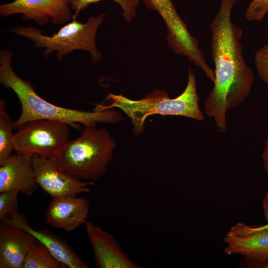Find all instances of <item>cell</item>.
I'll use <instances>...</instances> for the list:
<instances>
[{"label":"cell","instance_id":"cell-1","mask_svg":"<svg viewBox=\"0 0 268 268\" xmlns=\"http://www.w3.org/2000/svg\"><path fill=\"white\" fill-rule=\"evenodd\" d=\"M237 0H221L219 10L209 25L214 81L205 100L204 111L213 119L221 133L226 131L227 111L244 102L255 80L243 56L240 42L243 30L231 20L232 8Z\"/></svg>","mask_w":268,"mask_h":268},{"label":"cell","instance_id":"cell-2","mask_svg":"<svg viewBox=\"0 0 268 268\" xmlns=\"http://www.w3.org/2000/svg\"><path fill=\"white\" fill-rule=\"evenodd\" d=\"M12 53L1 50L0 53V83L11 89L17 96L21 106L19 118L13 122L17 130L26 122L38 119L56 120L78 129L80 125L96 127L97 123H115L122 119L119 111L111 109L86 111L54 105L41 97L30 82L19 77L11 66Z\"/></svg>","mask_w":268,"mask_h":268},{"label":"cell","instance_id":"cell-3","mask_svg":"<svg viewBox=\"0 0 268 268\" xmlns=\"http://www.w3.org/2000/svg\"><path fill=\"white\" fill-rule=\"evenodd\" d=\"M107 98L112 101L109 106L97 105L95 110L117 108L131 119L134 135L144 131L146 118L153 115L179 116L201 121L204 115L199 104L196 78L194 71L189 69L188 82L183 92L172 98L164 91L155 89L139 100H132L121 95L110 93Z\"/></svg>","mask_w":268,"mask_h":268},{"label":"cell","instance_id":"cell-4","mask_svg":"<svg viewBox=\"0 0 268 268\" xmlns=\"http://www.w3.org/2000/svg\"><path fill=\"white\" fill-rule=\"evenodd\" d=\"M116 146L105 128L84 127L81 135L69 141L55 157L59 167L80 180H95L107 172Z\"/></svg>","mask_w":268,"mask_h":268},{"label":"cell","instance_id":"cell-5","mask_svg":"<svg viewBox=\"0 0 268 268\" xmlns=\"http://www.w3.org/2000/svg\"><path fill=\"white\" fill-rule=\"evenodd\" d=\"M105 17L106 14L101 13L90 16L85 23L73 19L51 36L45 35L33 27H14L11 31L31 40L35 47L44 49L45 58L56 52L57 59L61 61L72 51L83 50L89 53L93 62L97 63L100 61L101 55L96 47V34Z\"/></svg>","mask_w":268,"mask_h":268},{"label":"cell","instance_id":"cell-6","mask_svg":"<svg viewBox=\"0 0 268 268\" xmlns=\"http://www.w3.org/2000/svg\"><path fill=\"white\" fill-rule=\"evenodd\" d=\"M69 127L56 120L28 121L14 133V150L49 158L57 157L69 141Z\"/></svg>","mask_w":268,"mask_h":268},{"label":"cell","instance_id":"cell-7","mask_svg":"<svg viewBox=\"0 0 268 268\" xmlns=\"http://www.w3.org/2000/svg\"><path fill=\"white\" fill-rule=\"evenodd\" d=\"M32 164L37 185L53 198L87 193L94 185L92 181L77 179L61 170L55 157L33 155Z\"/></svg>","mask_w":268,"mask_h":268},{"label":"cell","instance_id":"cell-8","mask_svg":"<svg viewBox=\"0 0 268 268\" xmlns=\"http://www.w3.org/2000/svg\"><path fill=\"white\" fill-rule=\"evenodd\" d=\"M223 240L225 253L242 256L248 267L268 262V230L239 222L230 228Z\"/></svg>","mask_w":268,"mask_h":268},{"label":"cell","instance_id":"cell-9","mask_svg":"<svg viewBox=\"0 0 268 268\" xmlns=\"http://www.w3.org/2000/svg\"><path fill=\"white\" fill-rule=\"evenodd\" d=\"M17 14L39 25H62L73 18L69 0H14L0 5L1 16Z\"/></svg>","mask_w":268,"mask_h":268},{"label":"cell","instance_id":"cell-10","mask_svg":"<svg viewBox=\"0 0 268 268\" xmlns=\"http://www.w3.org/2000/svg\"><path fill=\"white\" fill-rule=\"evenodd\" d=\"M85 227L98 268H138L107 231L86 221Z\"/></svg>","mask_w":268,"mask_h":268},{"label":"cell","instance_id":"cell-11","mask_svg":"<svg viewBox=\"0 0 268 268\" xmlns=\"http://www.w3.org/2000/svg\"><path fill=\"white\" fill-rule=\"evenodd\" d=\"M33 155L16 151L0 165V193L17 190L30 196L36 190Z\"/></svg>","mask_w":268,"mask_h":268},{"label":"cell","instance_id":"cell-12","mask_svg":"<svg viewBox=\"0 0 268 268\" xmlns=\"http://www.w3.org/2000/svg\"><path fill=\"white\" fill-rule=\"evenodd\" d=\"M89 210V203L84 198H55L47 208L45 219L52 227L70 232L85 224Z\"/></svg>","mask_w":268,"mask_h":268},{"label":"cell","instance_id":"cell-13","mask_svg":"<svg viewBox=\"0 0 268 268\" xmlns=\"http://www.w3.org/2000/svg\"><path fill=\"white\" fill-rule=\"evenodd\" d=\"M1 222L10 224L27 231L43 244L67 268H88L89 266L64 240L45 230H37L29 224L23 214L18 211L9 219L4 218Z\"/></svg>","mask_w":268,"mask_h":268},{"label":"cell","instance_id":"cell-14","mask_svg":"<svg viewBox=\"0 0 268 268\" xmlns=\"http://www.w3.org/2000/svg\"><path fill=\"white\" fill-rule=\"evenodd\" d=\"M36 238L19 227L1 222L0 225V268H22L25 258Z\"/></svg>","mask_w":268,"mask_h":268},{"label":"cell","instance_id":"cell-15","mask_svg":"<svg viewBox=\"0 0 268 268\" xmlns=\"http://www.w3.org/2000/svg\"><path fill=\"white\" fill-rule=\"evenodd\" d=\"M22 268H67L36 239L31 246Z\"/></svg>","mask_w":268,"mask_h":268},{"label":"cell","instance_id":"cell-16","mask_svg":"<svg viewBox=\"0 0 268 268\" xmlns=\"http://www.w3.org/2000/svg\"><path fill=\"white\" fill-rule=\"evenodd\" d=\"M13 122L6 108V101L0 100V165L11 155L14 150L13 139Z\"/></svg>","mask_w":268,"mask_h":268},{"label":"cell","instance_id":"cell-17","mask_svg":"<svg viewBox=\"0 0 268 268\" xmlns=\"http://www.w3.org/2000/svg\"><path fill=\"white\" fill-rule=\"evenodd\" d=\"M105 0H69L70 6L74 13L73 19H75L78 14L90 5ZM118 4L122 10V15L124 20L131 22L136 14V9L139 0H111Z\"/></svg>","mask_w":268,"mask_h":268},{"label":"cell","instance_id":"cell-18","mask_svg":"<svg viewBox=\"0 0 268 268\" xmlns=\"http://www.w3.org/2000/svg\"><path fill=\"white\" fill-rule=\"evenodd\" d=\"M17 190L5 191L0 193V219L5 217L19 211L18 194Z\"/></svg>","mask_w":268,"mask_h":268},{"label":"cell","instance_id":"cell-19","mask_svg":"<svg viewBox=\"0 0 268 268\" xmlns=\"http://www.w3.org/2000/svg\"><path fill=\"white\" fill-rule=\"evenodd\" d=\"M254 60L258 74L268 85V43L263 45L256 51Z\"/></svg>","mask_w":268,"mask_h":268},{"label":"cell","instance_id":"cell-20","mask_svg":"<svg viewBox=\"0 0 268 268\" xmlns=\"http://www.w3.org/2000/svg\"><path fill=\"white\" fill-rule=\"evenodd\" d=\"M268 12V0H252L246 9L245 15L249 21H261Z\"/></svg>","mask_w":268,"mask_h":268},{"label":"cell","instance_id":"cell-21","mask_svg":"<svg viewBox=\"0 0 268 268\" xmlns=\"http://www.w3.org/2000/svg\"><path fill=\"white\" fill-rule=\"evenodd\" d=\"M263 167L265 170L268 173V137L266 139L262 153Z\"/></svg>","mask_w":268,"mask_h":268},{"label":"cell","instance_id":"cell-22","mask_svg":"<svg viewBox=\"0 0 268 268\" xmlns=\"http://www.w3.org/2000/svg\"><path fill=\"white\" fill-rule=\"evenodd\" d=\"M262 207L264 212V215L266 220L268 222V191L263 200Z\"/></svg>","mask_w":268,"mask_h":268},{"label":"cell","instance_id":"cell-23","mask_svg":"<svg viewBox=\"0 0 268 268\" xmlns=\"http://www.w3.org/2000/svg\"><path fill=\"white\" fill-rule=\"evenodd\" d=\"M248 268H268V262L260 264H255L252 265L248 267Z\"/></svg>","mask_w":268,"mask_h":268},{"label":"cell","instance_id":"cell-24","mask_svg":"<svg viewBox=\"0 0 268 268\" xmlns=\"http://www.w3.org/2000/svg\"><path fill=\"white\" fill-rule=\"evenodd\" d=\"M258 227L260 229H267V230H268V222L264 225H262V226H258Z\"/></svg>","mask_w":268,"mask_h":268}]
</instances>
